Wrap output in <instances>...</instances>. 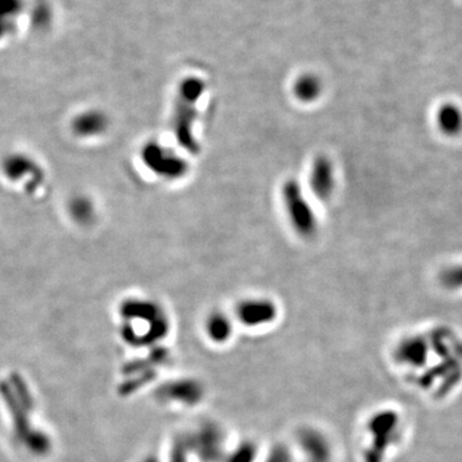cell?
Wrapping results in <instances>:
<instances>
[{
  "label": "cell",
  "mask_w": 462,
  "mask_h": 462,
  "mask_svg": "<svg viewBox=\"0 0 462 462\" xmlns=\"http://www.w3.org/2000/svg\"><path fill=\"white\" fill-rule=\"evenodd\" d=\"M204 93V83L198 77H187L181 81L174 103L172 132L182 149L197 154L199 143L194 134V126L198 116V102Z\"/></svg>",
  "instance_id": "cell-1"
},
{
  "label": "cell",
  "mask_w": 462,
  "mask_h": 462,
  "mask_svg": "<svg viewBox=\"0 0 462 462\" xmlns=\"http://www.w3.org/2000/svg\"><path fill=\"white\" fill-rule=\"evenodd\" d=\"M282 198L293 230L306 239L316 235L317 218L297 180L289 179L284 182Z\"/></svg>",
  "instance_id": "cell-2"
},
{
  "label": "cell",
  "mask_w": 462,
  "mask_h": 462,
  "mask_svg": "<svg viewBox=\"0 0 462 462\" xmlns=\"http://www.w3.org/2000/svg\"><path fill=\"white\" fill-rule=\"evenodd\" d=\"M140 157L144 166L162 179L179 180L188 174V160L160 143H147Z\"/></svg>",
  "instance_id": "cell-3"
},
{
  "label": "cell",
  "mask_w": 462,
  "mask_h": 462,
  "mask_svg": "<svg viewBox=\"0 0 462 462\" xmlns=\"http://www.w3.org/2000/svg\"><path fill=\"white\" fill-rule=\"evenodd\" d=\"M310 187L316 198L328 200L335 189V171L329 157L317 156L312 162Z\"/></svg>",
  "instance_id": "cell-4"
},
{
  "label": "cell",
  "mask_w": 462,
  "mask_h": 462,
  "mask_svg": "<svg viewBox=\"0 0 462 462\" xmlns=\"http://www.w3.org/2000/svg\"><path fill=\"white\" fill-rule=\"evenodd\" d=\"M108 117L101 111H86L74 120V132L81 138H94L108 129Z\"/></svg>",
  "instance_id": "cell-5"
},
{
  "label": "cell",
  "mask_w": 462,
  "mask_h": 462,
  "mask_svg": "<svg viewBox=\"0 0 462 462\" xmlns=\"http://www.w3.org/2000/svg\"><path fill=\"white\" fill-rule=\"evenodd\" d=\"M435 120L438 129L447 136H459L462 132V109L457 104L439 105Z\"/></svg>",
  "instance_id": "cell-6"
},
{
  "label": "cell",
  "mask_w": 462,
  "mask_h": 462,
  "mask_svg": "<svg viewBox=\"0 0 462 462\" xmlns=\"http://www.w3.org/2000/svg\"><path fill=\"white\" fill-rule=\"evenodd\" d=\"M240 317L248 324H260L273 319L275 308L273 303L264 300L248 301L240 306Z\"/></svg>",
  "instance_id": "cell-7"
},
{
  "label": "cell",
  "mask_w": 462,
  "mask_h": 462,
  "mask_svg": "<svg viewBox=\"0 0 462 462\" xmlns=\"http://www.w3.org/2000/svg\"><path fill=\"white\" fill-rule=\"evenodd\" d=\"M322 92L320 78L315 75H303L294 83L293 93L294 96L303 103L315 102Z\"/></svg>",
  "instance_id": "cell-8"
},
{
  "label": "cell",
  "mask_w": 462,
  "mask_h": 462,
  "mask_svg": "<svg viewBox=\"0 0 462 462\" xmlns=\"http://www.w3.org/2000/svg\"><path fill=\"white\" fill-rule=\"evenodd\" d=\"M21 6V0H0V38L12 30Z\"/></svg>",
  "instance_id": "cell-9"
},
{
  "label": "cell",
  "mask_w": 462,
  "mask_h": 462,
  "mask_svg": "<svg viewBox=\"0 0 462 462\" xmlns=\"http://www.w3.org/2000/svg\"><path fill=\"white\" fill-rule=\"evenodd\" d=\"M441 283L448 289H461L462 288V264L450 266L442 271L439 276Z\"/></svg>",
  "instance_id": "cell-10"
},
{
  "label": "cell",
  "mask_w": 462,
  "mask_h": 462,
  "mask_svg": "<svg viewBox=\"0 0 462 462\" xmlns=\"http://www.w3.org/2000/svg\"><path fill=\"white\" fill-rule=\"evenodd\" d=\"M209 328H211V330L213 331L216 335H221V334L227 333V329H229V325H227V321L225 320V317L216 315V316H213L211 319Z\"/></svg>",
  "instance_id": "cell-11"
}]
</instances>
